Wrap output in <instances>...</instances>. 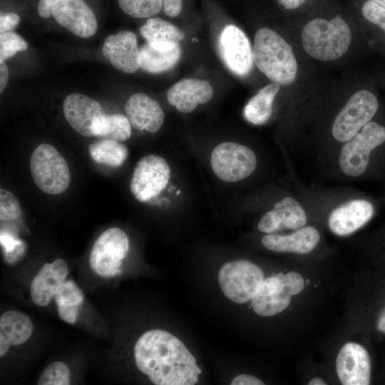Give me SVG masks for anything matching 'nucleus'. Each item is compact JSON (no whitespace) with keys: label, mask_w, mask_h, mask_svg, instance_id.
I'll return each instance as SVG.
<instances>
[{"label":"nucleus","mask_w":385,"mask_h":385,"mask_svg":"<svg viewBox=\"0 0 385 385\" xmlns=\"http://www.w3.org/2000/svg\"><path fill=\"white\" fill-rule=\"evenodd\" d=\"M138 369L155 385H187L185 364L196 363L184 344L167 331L145 332L134 346Z\"/></svg>","instance_id":"obj_1"},{"label":"nucleus","mask_w":385,"mask_h":385,"mask_svg":"<svg viewBox=\"0 0 385 385\" xmlns=\"http://www.w3.org/2000/svg\"><path fill=\"white\" fill-rule=\"evenodd\" d=\"M252 49L256 66L271 81L289 86L295 81L297 63L292 48L276 31L265 27L257 30Z\"/></svg>","instance_id":"obj_2"},{"label":"nucleus","mask_w":385,"mask_h":385,"mask_svg":"<svg viewBox=\"0 0 385 385\" xmlns=\"http://www.w3.org/2000/svg\"><path fill=\"white\" fill-rule=\"evenodd\" d=\"M351 31L340 15L330 21L324 19L310 21L302 32L305 51L320 61H332L342 56L348 50Z\"/></svg>","instance_id":"obj_3"},{"label":"nucleus","mask_w":385,"mask_h":385,"mask_svg":"<svg viewBox=\"0 0 385 385\" xmlns=\"http://www.w3.org/2000/svg\"><path fill=\"white\" fill-rule=\"evenodd\" d=\"M30 170L36 185L47 194H61L69 186L71 173L67 162L50 144L36 148L30 158Z\"/></svg>","instance_id":"obj_4"},{"label":"nucleus","mask_w":385,"mask_h":385,"mask_svg":"<svg viewBox=\"0 0 385 385\" xmlns=\"http://www.w3.org/2000/svg\"><path fill=\"white\" fill-rule=\"evenodd\" d=\"M385 142V127L374 122L366 123L342 147L339 164L351 177L363 175L368 168L371 152Z\"/></svg>","instance_id":"obj_5"},{"label":"nucleus","mask_w":385,"mask_h":385,"mask_svg":"<svg viewBox=\"0 0 385 385\" xmlns=\"http://www.w3.org/2000/svg\"><path fill=\"white\" fill-rule=\"evenodd\" d=\"M264 280L260 267L246 260L224 264L218 274L220 288L227 298L237 304L252 299Z\"/></svg>","instance_id":"obj_6"},{"label":"nucleus","mask_w":385,"mask_h":385,"mask_svg":"<svg viewBox=\"0 0 385 385\" xmlns=\"http://www.w3.org/2000/svg\"><path fill=\"white\" fill-rule=\"evenodd\" d=\"M210 165L219 179L235 183L247 178L255 171L257 158L252 150L245 145L224 142L213 148Z\"/></svg>","instance_id":"obj_7"},{"label":"nucleus","mask_w":385,"mask_h":385,"mask_svg":"<svg viewBox=\"0 0 385 385\" xmlns=\"http://www.w3.org/2000/svg\"><path fill=\"white\" fill-rule=\"evenodd\" d=\"M379 103L374 93L367 90L355 93L336 116L332 135L340 142H346L371 121L378 111Z\"/></svg>","instance_id":"obj_8"},{"label":"nucleus","mask_w":385,"mask_h":385,"mask_svg":"<svg viewBox=\"0 0 385 385\" xmlns=\"http://www.w3.org/2000/svg\"><path fill=\"white\" fill-rule=\"evenodd\" d=\"M129 251V239L120 228L104 231L95 242L89 257L92 270L102 277H115L121 274L123 260Z\"/></svg>","instance_id":"obj_9"},{"label":"nucleus","mask_w":385,"mask_h":385,"mask_svg":"<svg viewBox=\"0 0 385 385\" xmlns=\"http://www.w3.org/2000/svg\"><path fill=\"white\" fill-rule=\"evenodd\" d=\"M170 168L166 160L149 154L136 163L130 182V190L139 202H147L158 195L167 186Z\"/></svg>","instance_id":"obj_10"},{"label":"nucleus","mask_w":385,"mask_h":385,"mask_svg":"<svg viewBox=\"0 0 385 385\" xmlns=\"http://www.w3.org/2000/svg\"><path fill=\"white\" fill-rule=\"evenodd\" d=\"M63 111L68 124L83 137H98L106 113L96 100L83 94L71 93L63 101Z\"/></svg>","instance_id":"obj_11"},{"label":"nucleus","mask_w":385,"mask_h":385,"mask_svg":"<svg viewBox=\"0 0 385 385\" xmlns=\"http://www.w3.org/2000/svg\"><path fill=\"white\" fill-rule=\"evenodd\" d=\"M220 56L225 66L235 75L244 77L254 64L253 49L245 34L235 25L222 31L218 42Z\"/></svg>","instance_id":"obj_12"},{"label":"nucleus","mask_w":385,"mask_h":385,"mask_svg":"<svg viewBox=\"0 0 385 385\" xmlns=\"http://www.w3.org/2000/svg\"><path fill=\"white\" fill-rule=\"evenodd\" d=\"M51 13L58 24L78 37H91L98 29L95 14L84 0H57Z\"/></svg>","instance_id":"obj_13"},{"label":"nucleus","mask_w":385,"mask_h":385,"mask_svg":"<svg viewBox=\"0 0 385 385\" xmlns=\"http://www.w3.org/2000/svg\"><path fill=\"white\" fill-rule=\"evenodd\" d=\"M336 371L343 385H368L371 379V361L366 349L356 342H347L336 359Z\"/></svg>","instance_id":"obj_14"},{"label":"nucleus","mask_w":385,"mask_h":385,"mask_svg":"<svg viewBox=\"0 0 385 385\" xmlns=\"http://www.w3.org/2000/svg\"><path fill=\"white\" fill-rule=\"evenodd\" d=\"M103 56L119 71L133 73L140 68V48L135 34L123 31L108 36L102 46Z\"/></svg>","instance_id":"obj_15"},{"label":"nucleus","mask_w":385,"mask_h":385,"mask_svg":"<svg viewBox=\"0 0 385 385\" xmlns=\"http://www.w3.org/2000/svg\"><path fill=\"white\" fill-rule=\"evenodd\" d=\"M374 213V207L369 201L364 199L351 200L331 212L329 228L336 235L346 236L366 224Z\"/></svg>","instance_id":"obj_16"},{"label":"nucleus","mask_w":385,"mask_h":385,"mask_svg":"<svg viewBox=\"0 0 385 385\" xmlns=\"http://www.w3.org/2000/svg\"><path fill=\"white\" fill-rule=\"evenodd\" d=\"M282 272L264 279L251 299L250 307L262 317H272L284 311L291 302L286 292Z\"/></svg>","instance_id":"obj_17"},{"label":"nucleus","mask_w":385,"mask_h":385,"mask_svg":"<svg viewBox=\"0 0 385 385\" xmlns=\"http://www.w3.org/2000/svg\"><path fill=\"white\" fill-rule=\"evenodd\" d=\"M307 222V216L301 205L293 197H286L277 202L258 222V230L270 234L284 229L298 230Z\"/></svg>","instance_id":"obj_18"},{"label":"nucleus","mask_w":385,"mask_h":385,"mask_svg":"<svg viewBox=\"0 0 385 385\" xmlns=\"http://www.w3.org/2000/svg\"><path fill=\"white\" fill-rule=\"evenodd\" d=\"M168 103L181 113H190L197 105L208 102L213 96L210 83L205 80L185 78L173 85L167 91Z\"/></svg>","instance_id":"obj_19"},{"label":"nucleus","mask_w":385,"mask_h":385,"mask_svg":"<svg viewBox=\"0 0 385 385\" xmlns=\"http://www.w3.org/2000/svg\"><path fill=\"white\" fill-rule=\"evenodd\" d=\"M125 111L131 125L139 130L156 133L161 128L165 114L160 104L148 95H132L125 104Z\"/></svg>","instance_id":"obj_20"},{"label":"nucleus","mask_w":385,"mask_h":385,"mask_svg":"<svg viewBox=\"0 0 385 385\" xmlns=\"http://www.w3.org/2000/svg\"><path fill=\"white\" fill-rule=\"evenodd\" d=\"M319 240L318 230L309 226L296 230L289 235H266L262 238V244L273 252L307 254L314 250Z\"/></svg>","instance_id":"obj_21"},{"label":"nucleus","mask_w":385,"mask_h":385,"mask_svg":"<svg viewBox=\"0 0 385 385\" xmlns=\"http://www.w3.org/2000/svg\"><path fill=\"white\" fill-rule=\"evenodd\" d=\"M147 43L159 50L173 48L185 38L184 33L174 24L160 18H150L140 28Z\"/></svg>","instance_id":"obj_22"},{"label":"nucleus","mask_w":385,"mask_h":385,"mask_svg":"<svg viewBox=\"0 0 385 385\" xmlns=\"http://www.w3.org/2000/svg\"><path fill=\"white\" fill-rule=\"evenodd\" d=\"M66 278L54 270L51 263H46L34 277L30 289L33 302L40 307L48 304L55 297Z\"/></svg>","instance_id":"obj_23"},{"label":"nucleus","mask_w":385,"mask_h":385,"mask_svg":"<svg viewBox=\"0 0 385 385\" xmlns=\"http://www.w3.org/2000/svg\"><path fill=\"white\" fill-rule=\"evenodd\" d=\"M279 88V84L274 82L261 88L245 105V118L257 125L265 123L272 115L274 100Z\"/></svg>","instance_id":"obj_24"},{"label":"nucleus","mask_w":385,"mask_h":385,"mask_svg":"<svg viewBox=\"0 0 385 385\" xmlns=\"http://www.w3.org/2000/svg\"><path fill=\"white\" fill-rule=\"evenodd\" d=\"M140 68L150 73H160L171 69L181 56L180 44L168 50L153 48L148 43L140 48Z\"/></svg>","instance_id":"obj_25"},{"label":"nucleus","mask_w":385,"mask_h":385,"mask_svg":"<svg viewBox=\"0 0 385 385\" xmlns=\"http://www.w3.org/2000/svg\"><path fill=\"white\" fill-rule=\"evenodd\" d=\"M33 324L24 313L9 310L1 315L0 334H2L11 345H19L26 342L31 336Z\"/></svg>","instance_id":"obj_26"},{"label":"nucleus","mask_w":385,"mask_h":385,"mask_svg":"<svg viewBox=\"0 0 385 385\" xmlns=\"http://www.w3.org/2000/svg\"><path fill=\"white\" fill-rule=\"evenodd\" d=\"M88 153L95 162L111 167L120 166L128 155V150L125 145L109 138H102L91 143Z\"/></svg>","instance_id":"obj_27"},{"label":"nucleus","mask_w":385,"mask_h":385,"mask_svg":"<svg viewBox=\"0 0 385 385\" xmlns=\"http://www.w3.org/2000/svg\"><path fill=\"white\" fill-rule=\"evenodd\" d=\"M130 123L127 117L115 113L106 115L102 129L98 137L124 141L131 135Z\"/></svg>","instance_id":"obj_28"},{"label":"nucleus","mask_w":385,"mask_h":385,"mask_svg":"<svg viewBox=\"0 0 385 385\" xmlns=\"http://www.w3.org/2000/svg\"><path fill=\"white\" fill-rule=\"evenodd\" d=\"M120 9L134 18H148L163 9L162 0H118Z\"/></svg>","instance_id":"obj_29"},{"label":"nucleus","mask_w":385,"mask_h":385,"mask_svg":"<svg viewBox=\"0 0 385 385\" xmlns=\"http://www.w3.org/2000/svg\"><path fill=\"white\" fill-rule=\"evenodd\" d=\"M38 385H68L70 384V371L62 361H54L48 365L41 373Z\"/></svg>","instance_id":"obj_30"},{"label":"nucleus","mask_w":385,"mask_h":385,"mask_svg":"<svg viewBox=\"0 0 385 385\" xmlns=\"http://www.w3.org/2000/svg\"><path fill=\"white\" fill-rule=\"evenodd\" d=\"M27 42L14 32L7 31L0 34V61H4L18 51L26 50Z\"/></svg>","instance_id":"obj_31"},{"label":"nucleus","mask_w":385,"mask_h":385,"mask_svg":"<svg viewBox=\"0 0 385 385\" xmlns=\"http://www.w3.org/2000/svg\"><path fill=\"white\" fill-rule=\"evenodd\" d=\"M58 304L80 307L84 299L82 291L72 280L66 281L54 297Z\"/></svg>","instance_id":"obj_32"},{"label":"nucleus","mask_w":385,"mask_h":385,"mask_svg":"<svg viewBox=\"0 0 385 385\" xmlns=\"http://www.w3.org/2000/svg\"><path fill=\"white\" fill-rule=\"evenodd\" d=\"M21 214L20 204L15 195L9 190H0V219L1 221L16 220Z\"/></svg>","instance_id":"obj_33"},{"label":"nucleus","mask_w":385,"mask_h":385,"mask_svg":"<svg viewBox=\"0 0 385 385\" xmlns=\"http://www.w3.org/2000/svg\"><path fill=\"white\" fill-rule=\"evenodd\" d=\"M363 16L371 23L381 28L385 33V8L369 0L361 9Z\"/></svg>","instance_id":"obj_34"},{"label":"nucleus","mask_w":385,"mask_h":385,"mask_svg":"<svg viewBox=\"0 0 385 385\" xmlns=\"http://www.w3.org/2000/svg\"><path fill=\"white\" fill-rule=\"evenodd\" d=\"M20 17L14 12L1 14L0 16V32L4 33L13 30L20 22Z\"/></svg>","instance_id":"obj_35"},{"label":"nucleus","mask_w":385,"mask_h":385,"mask_svg":"<svg viewBox=\"0 0 385 385\" xmlns=\"http://www.w3.org/2000/svg\"><path fill=\"white\" fill-rule=\"evenodd\" d=\"M57 307L58 315L62 320L71 324L76 322L79 307L58 304Z\"/></svg>","instance_id":"obj_36"},{"label":"nucleus","mask_w":385,"mask_h":385,"mask_svg":"<svg viewBox=\"0 0 385 385\" xmlns=\"http://www.w3.org/2000/svg\"><path fill=\"white\" fill-rule=\"evenodd\" d=\"M164 13L170 17L177 16L182 10V0H162Z\"/></svg>","instance_id":"obj_37"},{"label":"nucleus","mask_w":385,"mask_h":385,"mask_svg":"<svg viewBox=\"0 0 385 385\" xmlns=\"http://www.w3.org/2000/svg\"><path fill=\"white\" fill-rule=\"evenodd\" d=\"M232 385H263L265 384L257 377L250 374H240L235 376L232 382Z\"/></svg>","instance_id":"obj_38"},{"label":"nucleus","mask_w":385,"mask_h":385,"mask_svg":"<svg viewBox=\"0 0 385 385\" xmlns=\"http://www.w3.org/2000/svg\"><path fill=\"white\" fill-rule=\"evenodd\" d=\"M56 1L57 0H39L37 4L38 14L43 19H47L52 16V6Z\"/></svg>","instance_id":"obj_39"},{"label":"nucleus","mask_w":385,"mask_h":385,"mask_svg":"<svg viewBox=\"0 0 385 385\" xmlns=\"http://www.w3.org/2000/svg\"><path fill=\"white\" fill-rule=\"evenodd\" d=\"M9 80V70L4 61H0V92L6 88Z\"/></svg>","instance_id":"obj_40"},{"label":"nucleus","mask_w":385,"mask_h":385,"mask_svg":"<svg viewBox=\"0 0 385 385\" xmlns=\"http://www.w3.org/2000/svg\"><path fill=\"white\" fill-rule=\"evenodd\" d=\"M279 3L287 9H294L304 4L305 0H278Z\"/></svg>","instance_id":"obj_41"},{"label":"nucleus","mask_w":385,"mask_h":385,"mask_svg":"<svg viewBox=\"0 0 385 385\" xmlns=\"http://www.w3.org/2000/svg\"><path fill=\"white\" fill-rule=\"evenodd\" d=\"M9 342L6 338L2 334H0V356L2 357L8 351L10 346Z\"/></svg>","instance_id":"obj_42"},{"label":"nucleus","mask_w":385,"mask_h":385,"mask_svg":"<svg viewBox=\"0 0 385 385\" xmlns=\"http://www.w3.org/2000/svg\"><path fill=\"white\" fill-rule=\"evenodd\" d=\"M377 329L380 332L385 334V308L378 318Z\"/></svg>","instance_id":"obj_43"},{"label":"nucleus","mask_w":385,"mask_h":385,"mask_svg":"<svg viewBox=\"0 0 385 385\" xmlns=\"http://www.w3.org/2000/svg\"><path fill=\"white\" fill-rule=\"evenodd\" d=\"M309 385H326L327 383L324 380L319 377H314L312 378L308 382Z\"/></svg>","instance_id":"obj_44"},{"label":"nucleus","mask_w":385,"mask_h":385,"mask_svg":"<svg viewBox=\"0 0 385 385\" xmlns=\"http://www.w3.org/2000/svg\"><path fill=\"white\" fill-rule=\"evenodd\" d=\"M385 8V0H371Z\"/></svg>","instance_id":"obj_45"}]
</instances>
